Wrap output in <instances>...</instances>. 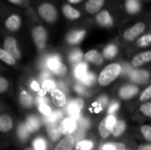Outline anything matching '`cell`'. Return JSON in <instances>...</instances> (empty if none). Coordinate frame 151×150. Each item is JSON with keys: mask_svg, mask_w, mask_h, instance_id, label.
I'll return each mask as SVG.
<instances>
[{"mask_svg": "<svg viewBox=\"0 0 151 150\" xmlns=\"http://www.w3.org/2000/svg\"><path fill=\"white\" fill-rule=\"evenodd\" d=\"M63 2H65L73 6H75V5H81V4H83L84 2L86 0H62Z\"/></svg>", "mask_w": 151, "mask_h": 150, "instance_id": "46", "label": "cell"}, {"mask_svg": "<svg viewBox=\"0 0 151 150\" xmlns=\"http://www.w3.org/2000/svg\"><path fill=\"white\" fill-rule=\"evenodd\" d=\"M59 0H31L30 6L44 23L53 25L59 18Z\"/></svg>", "mask_w": 151, "mask_h": 150, "instance_id": "1", "label": "cell"}, {"mask_svg": "<svg viewBox=\"0 0 151 150\" xmlns=\"http://www.w3.org/2000/svg\"><path fill=\"white\" fill-rule=\"evenodd\" d=\"M77 127V123L74 119L72 118H65L59 126V130L61 132V134H64L65 136L71 135Z\"/></svg>", "mask_w": 151, "mask_h": 150, "instance_id": "14", "label": "cell"}, {"mask_svg": "<svg viewBox=\"0 0 151 150\" xmlns=\"http://www.w3.org/2000/svg\"><path fill=\"white\" fill-rule=\"evenodd\" d=\"M138 93V88L132 85H127L120 88L119 90V96L123 100H128L134 97Z\"/></svg>", "mask_w": 151, "mask_h": 150, "instance_id": "19", "label": "cell"}, {"mask_svg": "<svg viewBox=\"0 0 151 150\" xmlns=\"http://www.w3.org/2000/svg\"><path fill=\"white\" fill-rule=\"evenodd\" d=\"M139 150H151L150 145H142L139 147Z\"/></svg>", "mask_w": 151, "mask_h": 150, "instance_id": "49", "label": "cell"}, {"mask_svg": "<svg viewBox=\"0 0 151 150\" xmlns=\"http://www.w3.org/2000/svg\"><path fill=\"white\" fill-rule=\"evenodd\" d=\"M24 11L4 1L0 4V23L11 33L18 32L23 24Z\"/></svg>", "mask_w": 151, "mask_h": 150, "instance_id": "2", "label": "cell"}, {"mask_svg": "<svg viewBox=\"0 0 151 150\" xmlns=\"http://www.w3.org/2000/svg\"><path fill=\"white\" fill-rule=\"evenodd\" d=\"M83 57V54L81 52V50H74L73 51L71 52L70 56H69V58H70V61L72 63H79Z\"/></svg>", "mask_w": 151, "mask_h": 150, "instance_id": "37", "label": "cell"}, {"mask_svg": "<svg viewBox=\"0 0 151 150\" xmlns=\"http://www.w3.org/2000/svg\"><path fill=\"white\" fill-rule=\"evenodd\" d=\"M147 28V22L144 19H139L132 25L126 27L122 33V37L127 42H134L142 35Z\"/></svg>", "mask_w": 151, "mask_h": 150, "instance_id": "6", "label": "cell"}, {"mask_svg": "<svg viewBox=\"0 0 151 150\" xmlns=\"http://www.w3.org/2000/svg\"><path fill=\"white\" fill-rule=\"evenodd\" d=\"M103 150H126V146L120 142H109L105 143L103 148Z\"/></svg>", "mask_w": 151, "mask_h": 150, "instance_id": "31", "label": "cell"}, {"mask_svg": "<svg viewBox=\"0 0 151 150\" xmlns=\"http://www.w3.org/2000/svg\"><path fill=\"white\" fill-rule=\"evenodd\" d=\"M50 95H51L53 103L57 107L61 108L66 104V96H65V93H63L61 90L55 88L50 92Z\"/></svg>", "mask_w": 151, "mask_h": 150, "instance_id": "18", "label": "cell"}, {"mask_svg": "<svg viewBox=\"0 0 151 150\" xmlns=\"http://www.w3.org/2000/svg\"><path fill=\"white\" fill-rule=\"evenodd\" d=\"M9 88V83L6 79L4 77H0V94L4 93Z\"/></svg>", "mask_w": 151, "mask_h": 150, "instance_id": "44", "label": "cell"}, {"mask_svg": "<svg viewBox=\"0 0 151 150\" xmlns=\"http://www.w3.org/2000/svg\"><path fill=\"white\" fill-rule=\"evenodd\" d=\"M30 1L31 0H7L6 2L13 6L16 5L18 7L24 8L26 10L30 6Z\"/></svg>", "mask_w": 151, "mask_h": 150, "instance_id": "36", "label": "cell"}, {"mask_svg": "<svg viewBox=\"0 0 151 150\" xmlns=\"http://www.w3.org/2000/svg\"><path fill=\"white\" fill-rule=\"evenodd\" d=\"M122 0H86L82 4V12L84 15L93 17L99 11L119 5Z\"/></svg>", "mask_w": 151, "mask_h": 150, "instance_id": "4", "label": "cell"}, {"mask_svg": "<svg viewBox=\"0 0 151 150\" xmlns=\"http://www.w3.org/2000/svg\"><path fill=\"white\" fill-rule=\"evenodd\" d=\"M86 35V30L85 29H77L70 32L66 36V41L68 43L74 45L80 43Z\"/></svg>", "mask_w": 151, "mask_h": 150, "instance_id": "15", "label": "cell"}, {"mask_svg": "<svg viewBox=\"0 0 151 150\" xmlns=\"http://www.w3.org/2000/svg\"><path fill=\"white\" fill-rule=\"evenodd\" d=\"M0 60L9 65H14L16 64V60L3 48H0Z\"/></svg>", "mask_w": 151, "mask_h": 150, "instance_id": "28", "label": "cell"}, {"mask_svg": "<svg viewBox=\"0 0 151 150\" xmlns=\"http://www.w3.org/2000/svg\"><path fill=\"white\" fill-rule=\"evenodd\" d=\"M88 72V65L86 63H80L74 68V76L81 80Z\"/></svg>", "mask_w": 151, "mask_h": 150, "instance_id": "25", "label": "cell"}, {"mask_svg": "<svg viewBox=\"0 0 151 150\" xmlns=\"http://www.w3.org/2000/svg\"><path fill=\"white\" fill-rule=\"evenodd\" d=\"M94 147V143L92 141L89 140H83L80 141L76 146H75V150H92Z\"/></svg>", "mask_w": 151, "mask_h": 150, "instance_id": "30", "label": "cell"}, {"mask_svg": "<svg viewBox=\"0 0 151 150\" xmlns=\"http://www.w3.org/2000/svg\"><path fill=\"white\" fill-rule=\"evenodd\" d=\"M75 90H76L79 94H85V93H86L85 88H83V86H81V85H76V86H75Z\"/></svg>", "mask_w": 151, "mask_h": 150, "instance_id": "47", "label": "cell"}, {"mask_svg": "<svg viewBox=\"0 0 151 150\" xmlns=\"http://www.w3.org/2000/svg\"><path fill=\"white\" fill-rule=\"evenodd\" d=\"M136 1H139V2H147V1H149V0H136Z\"/></svg>", "mask_w": 151, "mask_h": 150, "instance_id": "50", "label": "cell"}, {"mask_svg": "<svg viewBox=\"0 0 151 150\" xmlns=\"http://www.w3.org/2000/svg\"><path fill=\"white\" fill-rule=\"evenodd\" d=\"M130 77L132 80L138 83H144L149 80V73L146 71H133Z\"/></svg>", "mask_w": 151, "mask_h": 150, "instance_id": "22", "label": "cell"}, {"mask_svg": "<svg viewBox=\"0 0 151 150\" xmlns=\"http://www.w3.org/2000/svg\"><path fill=\"white\" fill-rule=\"evenodd\" d=\"M62 116H63V115H62V112L57 111L52 112V113L50 114V116L46 117L45 121H46L48 124H50V125H54V124H56L58 120L61 119Z\"/></svg>", "mask_w": 151, "mask_h": 150, "instance_id": "33", "label": "cell"}, {"mask_svg": "<svg viewBox=\"0 0 151 150\" xmlns=\"http://www.w3.org/2000/svg\"><path fill=\"white\" fill-rule=\"evenodd\" d=\"M151 61V51L147 50L144 52H141L137 55H135L132 60V65L134 67L142 66Z\"/></svg>", "mask_w": 151, "mask_h": 150, "instance_id": "16", "label": "cell"}, {"mask_svg": "<svg viewBox=\"0 0 151 150\" xmlns=\"http://www.w3.org/2000/svg\"><path fill=\"white\" fill-rule=\"evenodd\" d=\"M141 132L142 134L143 135L144 139L150 142L151 141V127L150 126H143L141 127Z\"/></svg>", "mask_w": 151, "mask_h": 150, "instance_id": "41", "label": "cell"}, {"mask_svg": "<svg viewBox=\"0 0 151 150\" xmlns=\"http://www.w3.org/2000/svg\"><path fill=\"white\" fill-rule=\"evenodd\" d=\"M31 88L33 89V90H35V91H39V85H38V83L36 82V81H32V83H31Z\"/></svg>", "mask_w": 151, "mask_h": 150, "instance_id": "48", "label": "cell"}, {"mask_svg": "<svg viewBox=\"0 0 151 150\" xmlns=\"http://www.w3.org/2000/svg\"><path fill=\"white\" fill-rule=\"evenodd\" d=\"M84 59L87 62L95 64L96 65H100L103 64L104 62V57L103 55L96 50H91L89 51H88L84 56H83Z\"/></svg>", "mask_w": 151, "mask_h": 150, "instance_id": "17", "label": "cell"}, {"mask_svg": "<svg viewBox=\"0 0 151 150\" xmlns=\"http://www.w3.org/2000/svg\"><path fill=\"white\" fill-rule=\"evenodd\" d=\"M81 82L88 87H90L95 84L96 82V76L91 72H87V74L81 80Z\"/></svg>", "mask_w": 151, "mask_h": 150, "instance_id": "35", "label": "cell"}, {"mask_svg": "<svg viewBox=\"0 0 151 150\" xmlns=\"http://www.w3.org/2000/svg\"><path fill=\"white\" fill-rule=\"evenodd\" d=\"M42 88L45 91L47 92H51L53 89L56 88V83L54 82V80H50V79H47L44 80L42 82Z\"/></svg>", "mask_w": 151, "mask_h": 150, "instance_id": "40", "label": "cell"}, {"mask_svg": "<svg viewBox=\"0 0 151 150\" xmlns=\"http://www.w3.org/2000/svg\"><path fill=\"white\" fill-rule=\"evenodd\" d=\"M44 99H40L39 100V106H38V109H39V111L44 115L45 117H49L50 116V114L52 113V111L50 109V107L43 101Z\"/></svg>", "mask_w": 151, "mask_h": 150, "instance_id": "32", "label": "cell"}, {"mask_svg": "<svg viewBox=\"0 0 151 150\" xmlns=\"http://www.w3.org/2000/svg\"><path fill=\"white\" fill-rule=\"evenodd\" d=\"M125 17L126 14L120 4L119 5L104 9L99 11L98 13H96V15H94L92 18H93V22L96 23L97 26L103 28L110 29L116 26L119 19H123Z\"/></svg>", "mask_w": 151, "mask_h": 150, "instance_id": "3", "label": "cell"}, {"mask_svg": "<svg viewBox=\"0 0 151 150\" xmlns=\"http://www.w3.org/2000/svg\"><path fill=\"white\" fill-rule=\"evenodd\" d=\"M126 130V123L122 120H117L111 133L113 134V136L115 137H119Z\"/></svg>", "mask_w": 151, "mask_h": 150, "instance_id": "27", "label": "cell"}, {"mask_svg": "<svg viewBox=\"0 0 151 150\" xmlns=\"http://www.w3.org/2000/svg\"><path fill=\"white\" fill-rule=\"evenodd\" d=\"M119 103L114 102V103H112L109 106L108 113H109L110 115H113V114H114V113L119 110Z\"/></svg>", "mask_w": 151, "mask_h": 150, "instance_id": "45", "label": "cell"}, {"mask_svg": "<svg viewBox=\"0 0 151 150\" xmlns=\"http://www.w3.org/2000/svg\"><path fill=\"white\" fill-rule=\"evenodd\" d=\"M33 148L35 150H47V142L43 138H36L33 141Z\"/></svg>", "mask_w": 151, "mask_h": 150, "instance_id": "34", "label": "cell"}, {"mask_svg": "<svg viewBox=\"0 0 151 150\" xmlns=\"http://www.w3.org/2000/svg\"><path fill=\"white\" fill-rule=\"evenodd\" d=\"M48 133H49V135H50V139L52 141H57L61 135L59 126H57L55 124L54 125H50V126L48 128Z\"/></svg>", "mask_w": 151, "mask_h": 150, "instance_id": "29", "label": "cell"}, {"mask_svg": "<svg viewBox=\"0 0 151 150\" xmlns=\"http://www.w3.org/2000/svg\"><path fill=\"white\" fill-rule=\"evenodd\" d=\"M4 1H5V0H0V4H2Z\"/></svg>", "mask_w": 151, "mask_h": 150, "instance_id": "51", "label": "cell"}, {"mask_svg": "<svg viewBox=\"0 0 151 150\" xmlns=\"http://www.w3.org/2000/svg\"><path fill=\"white\" fill-rule=\"evenodd\" d=\"M18 136L21 141H25L28 138L29 136V131L26 127L25 125H20L18 128Z\"/></svg>", "mask_w": 151, "mask_h": 150, "instance_id": "39", "label": "cell"}, {"mask_svg": "<svg viewBox=\"0 0 151 150\" xmlns=\"http://www.w3.org/2000/svg\"><path fill=\"white\" fill-rule=\"evenodd\" d=\"M75 139L73 135L65 136L55 148L54 150H73Z\"/></svg>", "mask_w": 151, "mask_h": 150, "instance_id": "20", "label": "cell"}, {"mask_svg": "<svg viewBox=\"0 0 151 150\" xmlns=\"http://www.w3.org/2000/svg\"><path fill=\"white\" fill-rule=\"evenodd\" d=\"M116 122H117V118L113 115H108L106 118H104L99 124V127H98L100 136L104 139L108 138L111 133Z\"/></svg>", "mask_w": 151, "mask_h": 150, "instance_id": "11", "label": "cell"}, {"mask_svg": "<svg viewBox=\"0 0 151 150\" xmlns=\"http://www.w3.org/2000/svg\"><path fill=\"white\" fill-rule=\"evenodd\" d=\"M118 47L115 44H109L107 45L103 52V57L106 59H112L118 54Z\"/></svg>", "mask_w": 151, "mask_h": 150, "instance_id": "24", "label": "cell"}, {"mask_svg": "<svg viewBox=\"0 0 151 150\" xmlns=\"http://www.w3.org/2000/svg\"><path fill=\"white\" fill-rule=\"evenodd\" d=\"M121 6L126 16H136L141 15L143 4L142 2L136 0H122Z\"/></svg>", "mask_w": 151, "mask_h": 150, "instance_id": "10", "label": "cell"}, {"mask_svg": "<svg viewBox=\"0 0 151 150\" xmlns=\"http://www.w3.org/2000/svg\"><path fill=\"white\" fill-rule=\"evenodd\" d=\"M122 67L119 64L113 63L107 65L99 74L97 80L100 86L105 87L114 81L121 73Z\"/></svg>", "mask_w": 151, "mask_h": 150, "instance_id": "5", "label": "cell"}, {"mask_svg": "<svg viewBox=\"0 0 151 150\" xmlns=\"http://www.w3.org/2000/svg\"><path fill=\"white\" fill-rule=\"evenodd\" d=\"M32 101H33V99L28 94H27L26 92H22V94L20 95V103L24 107L29 108L32 105Z\"/></svg>", "mask_w": 151, "mask_h": 150, "instance_id": "38", "label": "cell"}, {"mask_svg": "<svg viewBox=\"0 0 151 150\" xmlns=\"http://www.w3.org/2000/svg\"><path fill=\"white\" fill-rule=\"evenodd\" d=\"M12 128V120L8 115H1L0 116V132L7 133L11 131Z\"/></svg>", "mask_w": 151, "mask_h": 150, "instance_id": "21", "label": "cell"}, {"mask_svg": "<svg viewBox=\"0 0 151 150\" xmlns=\"http://www.w3.org/2000/svg\"><path fill=\"white\" fill-rule=\"evenodd\" d=\"M136 46L139 48H147L151 44V34L147 33L145 34L141 35L138 39H136Z\"/></svg>", "mask_w": 151, "mask_h": 150, "instance_id": "26", "label": "cell"}, {"mask_svg": "<svg viewBox=\"0 0 151 150\" xmlns=\"http://www.w3.org/2000/svg\"><path fill=\"white\" fill-rule=\"evenodd\" d=\"M31 36L35 43L38 50H43L46 45L48 33L45 27L37 19H35V23L33 25L31 29Z\"/></svg>", "mask_w": 151, "mask_h": 150, "instance_id": "7", "label": "cell"}, {"mask_svg": "<svg viewBox=\"0 0 151 150\" xmlns=\"http://www.w3.org/2000/svg\"><path fill=\"white\" fill-rule=\"evenodd\" d=\"M60 11L64 18L69 21H79L81 20L84 14L81 9L76 8L75 6H73L65 2H61L60 4Z\"/></svg>", "mask_w": 151, "mask_h": 150, "instance_id": "8", "label": "cell"}, {"mask_svg": "<svg viewBox=\"0 0 151 150\" xmlns=\"http://www.w3.org/2000/svg\"><path fill=\"white\" fill-rule=\"evenodd\" d=\"M25 126L27 128V130L29 131V133H33V132H35V131H37L39 129V127H40V121H39V119L36 117L30 116V117L27 118Z\"/></svg>", "mask_w": 151, "mask_h": 150, "instance_id": "23", "label": "cell"}, {"mask_svg": "<svg viewBox=\"0 0 151 150\" xmlns=\"http://www.w3.org/2000/svg\"><path fill=\"white\" fill-rule=\"evenodd\" d=\"M141 111L147 117H151V103L148 102L147 103L141 106Z\"/></svg>", "mask_w": 151, "mask_h": 150, "instance_id": "43", "label": "cell"}, {"mask_svg": "<svg viewBox=\"0 0 151 150\" xmlns=\"http://www.w3.org/2000/svg\"><path fill=\"white\" fill-rule=\"evenodd\" d=\"M3 49L9 53L15 60H19L21 57L20 51L18 47V42L17 40L11 35H6L4 38L3 42Z\"/></svg>", "mask_w": 151, "mask_h": 150, "instance_id": "9", "label": "cell"}, {"mask_svg": "<svg viewBox=\"0 0 151 150\" xmlns=\"http://www.w3.org/2000/svg\"><path fill=\"white\" fill-rule=\"evenodd\" d=\"M47 67L54 73L58 75H63L66 72V67L61 62L58 56H51L46 61Z\"/></svg>", "mask_w": 151, "mask_h": 150, "instance_id": "12", "label": "cell"}, {"mask_svg": "<svg viewBox=\"0 0 151 150\" xmlns=\"http://www.w3.org/2000/svg\"><path fill=\"white\" fill-rule=\"evenodd\" d=\"M83 101L81 99H75L70 102L67 105V112L73 119L79 120L80 119V114L83 107Z\"/></svg>", "mask_w": 151, "mask_h": 150, "instance_id": "13", "label": "cell"}, {"mask_svg": "<svg viewBox=\"0 0 151 150\" xmlns=\"http://www.w3.org/2000/svg\"><path fill=\"white\" fill-rule=\"evenodd\" d=\"M151 97V86H149L143 92L142 94L141 95V97H140V101L142 102H145V101H148L150 100Z\"/></svg>", "mask_w": 151, "mask_h": 150, "instance_id": "42", "label": "cell"}]
</instances>
